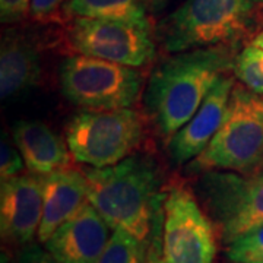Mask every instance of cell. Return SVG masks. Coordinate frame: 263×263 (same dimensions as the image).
Listing matches in <instances>:
<instances>
[{
  "instance_id": "6da1fadb",
  "label": "cell",
  "mask_w": 263,
  "mask_h": 263,
  "mask_svg": "<svg viewBox=\"0 0 263 263\" xmlns=\"http://www.w3.org/2000/svg\"><path fill=\"white\" fill-rule=\"evenodd\" d=\"M238 44L174 53L154 69L145 108L162 136L171 138L193 117L212 88L234 67Z\"/></svg>"
},
{
  "instance_id": "7a4b0ae2",
  "label": "cell",
  "mask_w": 263,
  "mask_h": 263,
  "mask_svg": "<svg viewBox=\"0 0 263 263\" xmlns=\"http://www.w3.org/2000/svg\"><path fill=\"white\" fill-rule=\"evenodd\" d=\"M88 200L111 230H124L149 249L161 199V170L148 155H130L105 168L84 171Z\"/></svg>"
},
{
  "instance_id": "3957f363",
  "label": "cell",
  "mask_w": 263,
  "mask_h": 263,
  "mask_svg": "<svg viewBox=\"0 0 263 263\" xmlns=\"http://www.w3.org/2000/svg\"><path fill=\"white\" fill-rule=\"evenodd\" d=\"M263 24V0H186L161 22L170 53L238 44Z\"/></svg>"
},
{
  "instance_id": "277c9868",
  "label": "cell",
  "mask_w": 263,
  "mask_h": 263,
  "mask_svg": "<svg viewBox=\"0 0 263 263\" xmlns=\"http://www.w3.org/2000/svg\"><path fill=\"white\" fill-rule=\"evenodd\" d=\"M214 226L183 186L164 190L149 243L151 263H214Z\"/></svg>"
},
{
  "instance_id": "5b68a950",
  "label": "cell",
  "mask_w": 263,
  "mask_h": 263,
  "mask_svg": "<svg viewBox=\"0 0 263 263\" xmlns=\"http://www.w3.org/2000/svg\"><path fill=\"white\" fill-rule=\"evenodd\" d=\"M262 164L263 95L234 85L219 130L206 149L189 164V170L252 174Z\"/></svg>"
},
{
  "instance_id": "8992f818",
  "label": "cell",
  "mask_w": 263,
  "mask_h": 263,
  "mask_svg": "<svg viewBox=\"0 0 263 263\" xmlns=\"http://www.w3.org/2000/svg\"><path fill=\"white\" fill-rule=\"evenodd\" d=\"M59 79L69 103L84 110L130 108L138 101L143 84L135 67L84 54L65 59Z\"/></svg>"
},
{
  "instance_id": "52a82bcc",
  "label": "cell",
  "mask_w": 263,
  "mask_h": 263,
  "mask_svg": "<svg viewBox=\"0 0 263 263\" xmlns=\"http://www.w3.org/2000/svg\"><path fill=\"white\" fill-rule=\"evenodd\" d=\"M142 135L141 117L132 108L84 110L67 124L66 142L78 162L105 168L130 157Z\"/></svg>"
},
{
  "instance_id": "ba28073f",
  "label": "cell",
  "mask_w": 263,
  "mask_h": 263,
  "mask_svg": "<svg viewBox=\"0 0 263 263\" xmlns=\"http://www.w3.org/2000/svg\"><path fill=\"white\" fill-rule=\"evenodd\" d=\"M197 195L226 245L263 226V174L203 171L197 181Z\"/></svg>"
},
{
  "instance_id": "9c48e42d",
  "label": "cell",
  "mask_w": 263,
  "mask_h": 263,
  "mask_svg": "<svg viewBox=\"0 0 263 263\" xmlns=\"http://www.w3.org/2000/svg\"><path fill=\"white\" fill-rule=\"evenodd\" d=\"M69 43L79 54L130 67H141L155 56L149 24L76 18L69 29Z\"/></svg>"
},
{
  "instance_id": "30bf717a",
  "label": "cell",
  "mask_w": 263,
  "mask_h": 263,
  "mask_svg": "<svg viewBox=\"0 0 263 263\" xmlns=\"http://www.w3.org/2000/svg\"><path fill=\"white\" fill-rule=\"evenodd\" d=\"M43 218V177L19 174L0 184L2 238L16 246H28L38 234Z\"/></svg>"
},
{
  "instance_id": "8fae6325",
  "label": "cell",
  "mask_w": 263,
  "mask_h": 263,
  "mask_svg": "<svg viewBox=\"0 0 263 263\" xmlns=\"http://www.w3.org/2000/svg\"><path fill=\"white\" fill-rule=\"evenodd\" d=\"M110 230L88 200L57 228L44 247L57 263H97L111 237Z\"/></svg>"
},
{
  "instance_id": "7c38bea8",
  "label": "cell",
  "mask_w": 263,
  "mask_h": 263,
  "mask_svg": "<svg viewBox=\"0 0 263 263\" xmlns=\"http://www.w3.org/2000/svg\"><path fill=\"white\" fill-rule=\"evenodd\" d=\"M234 85V78L224 76L193 117L170 138L168 154L176 165L192 162L206 149L222 124Z\"/></svg>"
},
{
  "instance_id": "4fadbf2b",
  "label": "cell",
  "mask_w": 263,
  "mask_h": 263,
  "mask_svg": "<svg viewBox=\"0 0 263 263\" xmlns=\"http://www.w3.org/2000/svg\"><path fill=\"white\" fill-rule=\"evenodd\" d=\"M43 177V218L38 241L46 243L62 224L88 202V181L84 173L63 168Z\"/></svg>"
},
{
  "instance_id": "5bb4252c",
  "label": "cell",
  "mask_w": 263,
  "mask_h": 263,
  "mask_svg": "<svg viewBox=\"0 0 263 263\" xmlns=\"http://www.w3.org/2000/svg\"><path fill=\"white\" fill-rule=\"evenodd\" d=\"M41 78L40 53L24 34L8 31L0 47V95L5 103L22 98Z\"/></svg>"
},
{
  "instance_id": "9a60e30c",
  "label": "cell",
  "mask_w": 263,
  "mask_h": 263,
  "mask_svg": "<svg viewBox=\"0 0 263 263\" xmlns=\"http://www.w3.org/2000/svg\"><path fill=\"white\" fill-rule=\"evenodd\" d=\"M12 139L18 146L27 168L46 176L70 165L72 152L65 142L46 123L19 120L12 127Z\"/></svg>"
},
{
  "instance_id": "2e32d148",
  "label": "cell",
  "mask_w": 263,
  "mask_h": 263,
  "mask_svg": "<svg viewBox=\"0 0 263 263\" xmlns=\"http://www.w3.org/2000/svg\"><path fill=\"white\" fill-rule=\"evenodd\" d=\"M63 12L75 18L149 24L143 0H69Z\"/></svg>"
},
{
  "instance_id": "e0dca14e",
  "label": "cell",
  "mask_w": 263,
  "mask_h": 263,
  "mask_svg": "<svg viewBox=\"0 0 263 263\" xmlns=\"http://www.w3.org/2000/svg\"><path fill=\"white\" fill-rule=\"evenodd\" d=\"M97 263H151L149 249L124 230H113Z\"/></svg>"
},
{
  "instance_id": "ac0fdd59",
  "label": "cell",
  "mask_w": 263,
  "mask_h": 263,
  "mask_svg": "<svg viewBox=\"0 0 263 263\" xmlns=\"http://www.w3.org/2000/svg\"><path fill=\"white\" fill-rule=\"evenodd\" d=\"M234 76L252 92L263 95V50L249 44L238 51L233 67Z\"/></svg>"
},
{
  "instance_id": "d6986e66",
  "label": "cell",
  "mask_w": 263,
  "mask_h": 263,
  "mask_svg": "<svg viewBox=\"0 0 263 263\" xmlns=\"http://www.w3.org/2000/svg\"><path fill=\"white\" fill-rule=\"evenodd\" d=\"M226 254L233 263H263V226L234 238L227 245Z\"/></svg>"
},
{
  "instance_id": "ffe728a7",
  "label": "cell",
  "mask_w": 263,
  "mask_h": 263,
  "mask_svg": "<svg viewBox=\"0 0 263 263\" xmlns=\"http://www.w3.org/2000/svg\"><path fill=\"white\" fill-rule=\"evenodd\" d=\"M25 161L22 158L18 146L13 139L10 141L9 136L3 133L2 136V148H0V177L2 180L12 179L21 174L24 170Z\"/></svg>"
},
{
  "instance_id": "44dd1931",
  "label": "cell",
  "mask_w": 263,
  "mask_h": 263,
  "mask_svg": "<svg viewBox=\"0 0 263 263\" xmlns=\"http://www.w3.org/2000/svg\"><path fill=\"white\" fill-rule=\"evenodd\" d=\"M31 0H0V18L3 24H15L29 13Z\"/></svg>"
},
{
  "instance_id": "7402d4cb",
  "label": "cell",
  "mask_w": 263,
  "mask_h": 263,
  "mask_svg": "<svg viewBox=\"0 0 263 263\" xmlns=\"http://www.w3.org/2000/svg\"><path fill=\"white\" fill-rule=\"evenodd\" d=\"M69 0H31L29 15L31 18L44 22L57 16L59 10L63 9Z\"/></svg>"
},
{
  "instance_id": "603a6c76",
  "label": "cell",
  "mask_w": 263,
  "mask_h": 263,
  "mask_svg": "<svg viewBox=\"0 0 263 263\" xmlns=\"http://www.w3.org/2000/svg\"><path fill=\"white\" fill-rule=\"evenodd\" d=\"M15 263H57L56 259L48 253L47 249H41L38 245L24 246L16 256Z\"/></svg>"
},
{
  "instance_id": "cb8c5ba5",
  "label": "cell",
  "mask_w": 263,
  "mask_h": 263,
  "mask_svg": "<svg viewBox=\"0 0 263 263\" xmlns=\"http://www.w3.org/2000/svg\"><path fill=\"white\" fill-rule=\"evenodd\" d=\"M143 3H145L146 9L152 10V12H160L167 6L168 0H143Z\"/></svg>"
},
{
  "instance_id": "d4e9b609",
  "label": "cell",
  "mask_w": 263,
  "mask_h": 263,
  "mask_svg": "<svg viewBox=\"0 0 263 263\" xmlns=\"http://www.w3.org/2000/svg\"><path fill=\"white\" fill-rule=\"evenodd\" d=\"M252 44H253L254 47L262 48L263 50V29L259 31L257 34H254L253 38H252Z\"/></svg>"
}]
</instances>
